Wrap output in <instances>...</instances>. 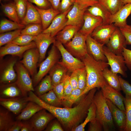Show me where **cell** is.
I'll return each instance as SVG.
<instances>
[{
  "instance_id": "f907efd6",
  "label": "cell",
  "mask_w": 131,
  "mask_h": 131,
  "mask_svg": "<svg viewBox=\"0 0 131 131\" xmlns=\"http://www.w3.org/2000/svg\"><path fill=\"white\" fill-rule=\"evenodd\" d=\"M47 126L45 131H63L64 130L62 127L59 121L54 120L51 121Z\"/></svg>"
},
{
  "instance_id": "7c38bea8",
  "label": "cell",
  "mask_w": 131,
  "mask_h": 131,
  "mask_svg": "<svg viewBox=\"0 0 131 131\" xmlns=\"http://www.w3.org/2000/svg\"><path fill=\"white\" fill-rule=\"evenodd\" d=\"M106 45L113 53L118 55H122L123 49L126 48L127 45L125 38L119 28L116 27Z\"/></svg>"
},
{
  "instance_id": "60d3db41",
  "label": "cell",
  "mask_w": 131,
  "mask_h": 131,
  "mask_svg": "<svg viewBox=\"0 0 131 131\" xmlns=\"http://www.w3.org/2000/svg\"><path fill=\"white\" fill-rule=\"evenodd\" d=\"M21 30L17 29L0 33V47L11 42L14 39L20 35Z\"/></svg>"
},
{
  "instance_id": "bcb514c9",
  "label": "cell",
  "mask_w": 131,
  "mask_h": 131,
  "mask_svg": "<svg viewBox=\"0 0 131 131\" xmlns=\"http://www.w3.org/2000/svg\"><path fill=\"white\" fill-rule=\"evenodd\" d=\"M64 95L63 99L67 98L71 93L73 88L70 80V76L66 74L63 81Z\"/></svg>"
},
{
  "instance_id": "e0dca14e",
  "label": "cell",
  "mask_w": 131,
  "mask_h": 131,
  "mask_svg": "<svg viewBox=\"0 0 131 131\" xmlns=\"http://www.w3.org/2000/svg\"><path fill=\"white\" fill-rule=\"evenodd\" d=\"M83 19V24L79 31L86 36L90 35L96 28L103 23L101 17L92 15L87 10L84 14Z\"/></svg>"
},
{
  "instance_id": "52a82bcc",
  "label": "cell",
  "mask_w": 131,
  "mask_h": 131,
  "mask_svg": "<svg viewBox=\"0 0 131 131\" xmlns=\"http://www.w3.org/2000/svg\"><path fill=\"white\" fill-rule=\"evenodd\" d=\"M53 44L60 52L62 57V61L58 62L66 68L68 71L72 73L85 67L82 60L72 55L61 43L56 40Z\"/></svg>"
},
{
  "instance_id": "7a4b0ae2",
  "label": "cell",
  "mask_w": 131,
  "mask_h": 131,
  "mask_svg": "<svg viewBox=\"0 0 131 131\" xmlns=\"http://www.w3.org/2000/svg\"><path fill=\"white\" fill-rule=\"evenodd\" d=\"M81 60L84 63L87 76V85L82 93V96L91 90L101 88L107 83L103 77V72L109 65L107 62L96 60L88 53Z\"/></svg>"
},
{
  "instance_id": "be15d7a7",
  "label": "cell",
  "mask_w": 131,
  "mask_h": 131,
  "mask_svg": "<svg viewBox=\"0 0 131 131\" xmlns=\"http://www.w3.org/2000/svg\"><path fill=\"white\" fill-rule=\"evenodd\" d=\"M5 0V1H8V0Z\"/></svg>"
},
{
  "instance_id": "30bf717a",
  "label": "cell",
  "mask_w": 131,
  "mask_h": 131,
  "mask_svg": "<svg viewBox=\"0 0 131 131\" xmlns=\"http://www.w3.org/2000/svg\"><path fill=\"white\" fill-rule=\"evenodd\" d=\"M40 56L39 51L36 47L31 48L24 53L23 58L20 61L33 77L37 73V64L39 62Z\"/></svg>"
},
{
  "instance_id": "5bb4252c",
  "label": "cell",
  "mask_w": 131,
  "mask_h": 131,
  "mask_svg": "<svg viewBox=\"0 0 131 131\" xmlns=\"http://www.w3.org/2000/svg\"><path fill=\"white\" fill-rule=\"evenodd\" d=\"M86 42L88 53L95 60L107 62L104 53V45L97 41L90 35L87 36Z\"/></svg>"
},
{
  "instance_id": "4316f807",
  "label": "cell",
  "mask_w": 131,
  "mask_h": 131,
  "mask_svg": "<svg viewBox=\"0 0 131 131\" xmlns=\"http://www.w3.org/2000/svg\"><path fill=\"white\" fill-rule=\"evenodd\" d=\"M87 10L94 16L101 17L103 24H109L112 14L98 2L88 8Z\"/></svg>"
},
{
  "instance_id": "94428289",
  "label": "cell",
  "mask_w": 131,
  "mask_h": 131,
  "mask_svg": "<svg viewBox=\"0 0 131 131\" xmlns=\"http://www.w3.org/2000/svg\"><path fill=\"white\" fill-rule=\"evenodd\" d=\"M52 7L56 10H58L61 0H48Z\"/></svg>"
},
{
  "instance_id": "d6986e66",
  "label": "cell",
  "mask_w": 131,
  "mask_h": 131,
  "mask_svg": "<svg viewBox=\"0 0 131 131\" xmlns=\"http://www.w3.org/2000/svg\"><path fill=\"white\" fill-rule=\"evenodd\" d=\"M101 88L105 98L108 99L121 110L125 111L124 104V97L120 93L109 86L107 83Z\"/></svg>"
},
{
  "instance_id": "603a6c76",
  "label": "cell",
  "mask_w": 131,
  "mask_h": 131,
  "mask_svg": "<svg viewBox=\"0 0 131 131\" xmlns=\"http://www.w3.org/2000/svg\"><path fill=\"white\" fill-rule=\"evenodd\" d=\"M20 23L26 26L33 24H41L40 14L32 3L27 1V8L26 14Z\"/></svg>"
},
{
  "instance_id": "e7e4bbea",
  "label": "cell",
  "mask_w": 131,
  "mask_h": 131,
  "mask_svg": "<svg viewBox=\"0 0 131 131\" xmlns=\"http://www.w3.org/2000/svg\"><path fill=\"white\" fill-rule=\"evenodd\" d=\"M2 0H0V2Z\"/></svg>"
},
{
  "instance_id": "d4e9b609",
  "label": "cell",
  "mask_w": 131,
  "mask_h": 131,
  "mask_svg": "<svg viewBox=\"0 0 131 131\" xmlns=\"http://www.w3.org/2000/svg\"><path fill=\"white\" fill-rule=\"evenodd\" d=\"M35 6L40 15L43 30L47 29L54 18L61 13L59 10H55L52 7L43 9Z\"/></svg>"
},
{
  "instance_id": "ab89813d",
  "label": "cell",
  "mask_w": 131,
  "mask_h": 131,
  "mask_svg": "<svg viewBox=\"0 0 131 131\" xmlns=\"http://www.w3.org/2000/svg\"><path fill=\"white\" fill-rule=\"evenodd\" d=\"M43 31L42 24L33 23L28 24L22 29L20 35L37 36Z\"/></svg>"
},
{
  "instance_id": "83f0119b",
  "label": "cell",
  "mask_w": 131,
  "mask_h": 131,
  "mask_svg": "<svg viewBox=\"0 0 131 131\" xmlns=\"http://www.w3.org/2000/svg\"><path fill=\"white\" fill-rule=\"evenodd\" d=\"M67 70L58 62L49 72L54 86L63 81L66 75Z\"/></svg>"
},
{
  "instance_id": "8fae6325",
  "label": "cell",
  "mask_w": 131,
  "mask_h": 131,
  "mask_svg": "<svg viewBox=\"0 0 131 131\" xmlns=\"http://www.w3.org/2000/svg\"><path fill=\"white\" fill-rule=\"evenodd\" d=\"M55 118L51 114L43 109L35 114L31 118L29 122L33 131H41L45 129L48 124Z\"/></svg>"
},
{
  "instance_id": "8992f818",
  "label": "cell",
  "mask_w": 131,
  "mask_h": 131,
  "mask_svg": "<svg viewBox=\"0 0 131 131\" xmlns=\"http://www.w3.org/2000/svg\"><path fill=\"white\" fill-rule=\"evenodd\" d=\"M16 66L17 78L15 83L21 91L23 96L26 97L29 92L34 91L30 74L20 62L16 63Z\"/></svg>"
},
{
  "instance_id": "f5cc1de1",
  "label": "cell",
  "mask_w": 131,
  "mask_h": 131,
  "mask_svg": "<svg viewBox=\"0 0 131 131\" xmlns=\"http://www.w3.org/2000/svg\"><path fill=\"white\" fill-rule=\"evenodd\" d=\"M75 0H61L58 10L61 13L65 12L71 7Z\"/></svg>"
},
{
  "instance_id": "8d00e7d4",
  "label": "cell",
  "mask_w": 131,
  "mask_h": 131,
  "mask_svg": "<svg viewBox=\"0 0 131 131\" xmlns=\"http://www.w3.org/2000/svg\"><path fill=\"white\" fill-rule=\"evenodd\" d=\"M96 107L93 102L92 103L88 110L87 116L84 122L75 127L72 131H84L86 124L95 120L96 117Z\"/></svg>"
},
{
  "instance_id": "3957f363",
  "label": "cell",
  "mask_w": 131,
  "mask_h": 131,
  "mask_svg": "<svg viewBox=\"0 0 131 131\" xmlns=\"http://www.w3.org/2000/svg\"><path fill=\"white\" fill-rule=\"evenodd\" d=\"M93 102L96 107V116L100 121L105 131L114 130L115 129L113 119L110 110L107 103L106 99L102 92H96Z\"/></svg>"
},
{
  "instance_id": "ffe728a7",
  "label": "cell",
  "mask_w": 131,
  "mask_h": 131,
  "mask_svg": "<svg viewBox=\"0 0 131 131\" xmlns=\"http://www.w3.org/2000/svg\"><path fill=\"white\" fill-rule=\"evenodd\" d=\"M28 102L24 98H22L21 97L0 98V105L15 115L20 113L26 106Z\"/></svg>"
},
{
  "instance_id": "9c48e42d",
  "label": "cell",
  "mask_w": 131,
  "mask_h": 131,
  "mask_svg": "<svg viewBox=\"0 0 131 131\" xmlns=\"http://www.w3.org/2000/svg\"><path fill=\"white\" fill-rule=\"evenodd\" d=\"M88 8L75 1L66 15V26L74 25L81 28L84 22V14Z\"/></svg>"
},
{
  "instance_id": "e575fe53",
  "label": "cell",
  "mask_w": 131,
  "mask_h": 131,
  "mask_svg": "<svg viewBox=\"0 0 131 131\" xmlns=\"http://www.w3.org/2000/svg\"><path fill=\"white\" fill-rule=\"evenodd\" d=\"M54 86L49 75H46L41 80L35 89L38 96L43 95L53 90Z\"/></svg>"
},
{
  "instance_id": "681fc988",
  "label": "cell",
  "mask_w": 131,
  "mask_h": 131,
  "mask_svg": "<svg viewBox=\"0 0 131 131\" xmlns=\"http://www.w3.org/2000/svg\"><path fill=\"white\" fill-rule=\"evenodd\" d=\"M119 28L125 38L127 45H131V25L127 24Z\"/></svg>"
},
{
  "instance_id": "1f68e13d",
  "label": "cell",
  "mask_w": 131,
  "mask_h": 131,
  "mask_svg": "<svg viewBox=\"0 0 131 131\" xmlns=\"http://www.w3.org/2000/svg\"><path fill=\"white\" fill-rule=\"evenodd\" d=\"M9 111L0 108V131H8L15 121Z\"/></svg>"
},
{
  "instance_id": "2e32d148",
  "label": "cell",
  "mask_w": 131,
  "mask_h": 131,
  "mask_svg": "<svg viewBox=\"0 0 131 131\" xmlns=\"http://www.w3.org/2000/svg\"><path fill=\"white\" fill-rule=\"evenodd\" d=\"M36 47L34 42L33 41L26 45L21 46L11 42L2 46L0 49V56L1 58L7 55L22 57L24 53L27 50Z\"/></svg>"
},
{
  "instance_id": "7bdbcfd3",
  "label": "cell",
  "mask_w": 131,
  "mask_h": 131,
  "mask_svg": "<svg viewBox=\"0 0 131 131\" xmlns=\"http://www.w3.org/2000/svg\"><path fill=\"white\" fill-rule=\"evenodd\" d=\"M15 3L18 15L20 21L24 18L27 8V0H13Z\"/></svg>"
},
{
  "instance_id": "836d02e7",
  "label": "cell",
  "mask_w": 131,
  "mask_h": 131,
  "mask_svg": "<svg viewBox=\"0 0 131 131\" xmlns=\"http://www.w3.org/2000/svg\"><path fill=\"white\" fill-rule=\"evenodd\" d=\"M98 2L112 15L116 13L124 5L121 0H99Z\"/></svg>"
},
{
  "instance_id": "7dc6e473",
  "label": "cell",
  "mask_w": 131,
  "mask_h": 131,
  "mask_svg": "<svg viewBox=\"0 0 131 131\" xmlns=\"http://www.w3.org/2000/svg\"><path fill=\"white\" fill-rule=\"evenodd\" d=\"M103 130L102 123L99 118L96 117L95 119L90 122L88 131H101Z\"/></svg>"
},
{
  "instance_id": "4dcf8cb0",
  "label": "cell",
  "mask_w": 131,
  "mask_h": 131,
  "mask_svg": "<svg viewBox=\"0 0 131 131\" xmlns=\"http://www.w3.org/2000/svg\"><path fill=\"white\" fill-rule=\"evenodd\" d=\"M103 77L108 84L117 91L120 92L121 90L117 74L112 72L108 69V67L105 68L103 72Z\"/></svg>"
},
{
  "instance_id": "cb8c5ba5",
  "label": "cell",
  "mask_w": 131,
  "mask_h": 131,
  "mask_svg": "<svg viewBox=\"0 0 131 131\" xmlns=\"http://www.w3.org/2000/svg\"><path fill=\"white\" fill-rule=\"evenodd\" d=\"M80 28L75 25H66L56 35V40L64 45L72 39Z\"/></svg>"
},
{
  "instance_id": "6f0895ef",
  "label": "cell",
  "mask_w": 131,
  "mask_h": 131,
  "mask_svg": "<svg viewBox=\"0 0 131 131\" xmlns=\"http://www.w3.org/2000/svg\"><path fill=\"white\" fill-rule=\"evenodd\" d=\"M82 5L89 7L98 2L99 0H75Z\"/></svg>"
},
{
  "instance_id": "484cf974",
  "label": "cell",
  "mask_w": 131,
  "mask_h": 131,
  "mask_svg": "<svg viewBox=\"0 0 131 131\" xmlns=\"http://www.w3.org/2000/svg\"><path fill=\"white\" fill-rule=\"evenodd\" d=\"M43 108L34 102L29 101L16 117V120L25 121L30 119L35 114Z\"/></svg>"
},
{
  "instance_id": "44dd1931",
  "label": "cell",
  "mask_w": 131,
  "mask_h": 131,
  "mask_svg": "<svg viewBox=\"0 0 131 131\" xmlns=\"http://www.w3.org/2000/svg\"><path fill=\"white\" fill-rule=\"evenodd\" d=\"M131 13V3L125 4L123 7L110 18L109 24L113 23L119 28L125 26L127 24V19Z\"/></svg>"
},
{
  "instance_id": "680465c9",
  "label": "cell",
  "mask_w": 131,
  "mask_h": 131,
  "mask_svg": "<svg viewBox=\"0 0 131 131\" xmlns=\"http://www.w3.org/2000/svg\"><path fill=\"white\" fill-rule=\"evenodd\" d=\"M22 122L16 120L8 131H20L22 125Z\"/></svg>"
},
{
  "instance_id": "f6af8a7d",
  "label": "cell",
  "mask_w": 131,
  "mask_h": 131,
  "mask_svg": "<svg viewBox=\"0 0 131 131\" xmlns=\"http://www.w3.org/2000/svg\"><path fill=\"white\" fill-rule=\"evenodd\" d=\"M87 80V74L85 67L79 69L78 88L83 91L86 86Z\"/></svg>"
},
{
  "instance_id": "f35d334b",
  "label": "cell",
  "mask_w": 131,
  "mask_h": 131,
  "mask_svg": "<svg viewBox=\"0 0 131 131\" xmlns=\"http://www.w3.org/2000/svg\"><path fill=\"white\" fill-rule=\"evenodd\" d=\"M83 91L78 88L73 90L67 98L61 100L62 106L66 108L72 107L78 98L84 96H82Z\"/></svg>"
},
{
  "instance_id": "ba28073f",
  "label": "cell",
  "mask_w": 131,
  "mask_h": 131,
  "mask_svg": "<svg viewBox=\"0 0 131 131\" xmlns=\"http://www.w3.org/2000/svg\"><path fill=\"white\" fill-rule=\"evenodd\" d=\"M104 54L107 60V63L111 70L116 74H119L125 77H127L126 73L127 67L122 55H118L112 52L106 46H104Z\"/></svg>"
},
{
  "instance_id": "9f6ffc18",
  "label": "cell",
  "mask_w": 131,
  "mask_h": 131,
  "mask_svg": "<svg viewBox=\"0 0 131 131\" xmlns=\"http://www.w3.org/2000/svg\"><path fill=\"white\" fill-rule=\"evenodd\" d=\"M53 90L58 98L61 100H62L64 95L63 81L54 86Z\"/></svg>"
},
{
  "instance_id": "91938a15",
  "label": "cell",
  "mask_w": 131,
  "mask_h": 131,
  "mask_svg": "<svg viewBox=\"0 0 131 131\" xmlns=\"http://www.w3.org/2000/svg\"><path fill=\"white\" fill-rule=\"evenodd\" d=\"M23 124L21 131H33V129L29 122H22Z\"/></svg>"
},
{
  "instance_id": "816d5d0a",
  "label": "cell",
  "mask_w": 131,
  "mask_h": 131,
  "mask_svg": "<svg viewBox=\"0 0 131 131\" xmlns=\"http://www.w3.org/2000/svg\"><path fill=\"white\" fill-rule=\"evenodd\" d=\"M29 2L35 4L37 7L43 9L51 8L50 4L48 0H27Z\"/></svg>"
},
{
  "instance_id": "277c9868",
  "label": "cell",
  "mask_w": 131,
  "mask_h": 131,
  "mask_svg": "<svg viewBox=\"0 0 131 131\" xmlns=\"http://www.w3.org/2000/svg\"><path fill=\"white\" fill-rule=\"evenodd\" d=\"M58 50L53 44L48 52V56L45 60L40 63L38 71L33 77V86L36 85L58 62L59 55Z\"/></svg>"
},
{
  "instance_id": "c3c4849f",
  "label": "cell",
  "mask_w": 131,
  "mask_h": 131,
  "mask_svg": "<svg viewBox=\"0 0 131 131\" xmlns=\"http://www.w3.org/2000/svg\"><path fill=\"white\" fill-rule=\"evenodd\" d=\"M119 79L121 89L125 95L131 96V85L127 81L119 76Z\"/></svg>"
},
{
  "instance_id": "f1b7e54d",
  "label": "cell",
  "mask_w": 131,
  "mask_h": 131,
  "mask_svg": "<svg viewBox=\"0 0 131 131\" xmlns=\"http://www.w3.org/2000/svg\"><path fill=\"white\" fill-rule=\"evenodd\" d=\"M0 98H12L23 97L22 92L15 83L10 84L1 88Z\"/></svg>"
},
{
  "instance_id": "11a10c76",
  "label": "cell",
  "mask_w": 131,
  "mask_h": 131,
  "mask_svg": "<svg viewBox=\"0 0 131 131\" xmlns=\"http://www.w3.org/2000/svg\"><path fill=\"white\" fill-rule=\"evenodd\" d=\"M79 69L72 72L70 76V80L73 89L78 88V80Z\"/></svg>"
},
{
  "instance_id": "6da1fadb",
  "label": "cell",
  "mask_w": 131,
  "mask_h": 131,
  "mask_svg": "<svg viewBox=\"0 0 131 131\" xmlns=\"http://www.w3.org/2000/svg\"><path fill=\"white\" fill-rule=\"evenodd\" d=\"M96 90V88L90 90L82 97L77 105L72 108H61L51 106L36 95L33 97L32 101L53 115L65 129L71 131L80 124L87 114Z\"/></svg>"
},
{
  "instance_id": "4fadbf2b",
  "label": "cell",
  "mask_w": 131,
  "mask_h": 131,
  "mask_svg": "<svg viewBox=\"0 0 131 131\" xmlns=\"http://www.w3.org/2000/svg\"><path fill=\"white\" fill-rule=\"evenodd\" d=\"M116 27L113 23L102 24L96 28L90 35L98 42L104 45L107 44Z\"/></svg>"
},
{
  "instance_id": "9a60e30c",
  "label": "cell",
  "mask_w": 131,
  "mask_h": 131,
  "mask_svg": "<svg viewBox=\"0 0 131 131\" xmlns=\"http://www.w3.org/2000/svg\"><path fill=\"white\" fill-rule=\"evenodd\" d=\"M56 41L55 37H53L48 33H41L36 36L34 41L40 54L39 61L41 63L45 58L48 49Z\"/></svg>"
},
{
  "instance_id": "ac0fdd59",
  "label": "cell",
  "mask_w": 131,
  "mask_h": 131,
  "mask_svg": "<svg viewBox=\"0 0 131 131\" xmlns=\"http://www.w3.org/2000/svg\"><path fill=\"white\" fill-rule=\"evenodd\" d=\"M72 6L66 11L60 13L56 16L49 26L47 29L43 30L42 33H49L53 37L56 36L66 26L67 21L66 16Z\"/></svg>"
},
{
  "instance_id": "74e56055",
  "label": "cell",
  "mask_w": 131,
  "mask_h": 131,
  "mask_svg": "<svg viewBox=\"0 0 131 131\" xmlns=\"http://www.w3.org/2000/svg\"><path fill=\"white\" fill-rule=\"evenodd\" d=\"M38 96L41 100L51 106L57 107L62 106L61 100L58 98L53 90Z\"/></svg>"
},
{
  "instance_id": "7402d4cb",
  "label": "cell",
  "mask_w": 131,
  "mask_h": 131,
  "mask_svg": "<svg viewBox=\"0 0 131 131\" xmlns=\"http://www.w3.org/2000/svg\"><path fill=\"white\" fill-rule=\"evenodd\" d=\"M106 99L113 120L118 126L123 131L126 121L125 111L121 110L109 100Z\"/></svg>"
},
{
  "instance_id": "d6a6232c",
  "label": "cell",
  "mask_w": 131,
  "mask_h": 131,
  "mask_svg": "<svg viewBox=\"0 0 131 131\" xmlns=\"http://www.w3.org/2000/svg\"><path fill=\"white\" fill-rule=\"evenodd\" d=\"M1 5L3 12L7 17L12 21L20 23L14 2L4 4L1 3Z\"/></svg>"
},
{
  "instance_id": "d590c367",
  "label": "cell",
  "mask_w": 131,
  "mask_h": 131,
  "mask_svg": "<svg viewBox=\"0 0 131 131\" xmlns=\"http://www.w3.org/2000/svg\"><path fill=\"white\" fill-rule=\"evenodd\" d=\"M25 25L6 19L2 20L0 23V33L17 29H22Z\"/></svg>"
},
{
  "instance_id": "f546056e",
  "label": "cell",
  "mask_w": 131,
  "mask_h": 131,
  "mask_svg": "<svg viewBox=\"0 0 131 131\" xmlns=\"http://www.w3.org/2000/svg\"><path fill=\"white\" fill-rule=\"evenodd\" d=\"M16 63V60H14L8 65L0 77V82L3 84H8L16 81L17 78L14 67Z\"/></svg>"
},
{
  "instance_id": "ee69618b",
  "label": "cell",
  "mask_w": 131,
  "mask_h": 131,
  "mask_svg": "<svg viewBox=\"0 0 131 131\" xmlns=\"http://www.w3.org/2000/svg\"><path fill=\"white\" fill-rule=\"evenodd\" d=\"M36 36L27 35H20L10 42L19 46H25L34 41Z\"/></svg>"
},
{
  "instance_id": "db71d44e",
  "label": "cell",
  "mask_w": 131,
  "mask_h": 131,
  "mask_svg": "<svg viewBox=\"0 0 131 131\" xmlns=\"http://www.w3.org/2000/svg\"><path fill=\"white\" fill-rule=\"evenodd\" d=\"M122 55L127 67L131 71V50L124 48Z\"/></svg>"
},
{
  "instance_id": "6125c7cd",
  "label": "cell",
  "mask_w": 131,
  "mask_h": 131,
  "mask_svg": "<svg viewBox=\"0 0 131 131\" xmlns=\"http://www.w3.org/2000/svg\"><path fill=\"white\" fill-rule=\"evenodd\" d=\"M124 5L128 3H131V0H121Z\"/></svg>"
},
{
  "instance_id": "b9f144b4",
  "label": "cell",
  "mask_w": 131,
  "mask_h": 131,
  "mask_svg": "<svg viewBox=\"0 0 131 131\" xmlns=\"http://www.w3.org/2000/svg\"><path fill=\"white\" fill-rule=\"evenodd\" d=\"M124 103L125 104L126 117L124 131H131V96L125 95Z\"/></svg>"
},
{
  "instance_id": "5b68a950",
  "label": "cell",
  "mask_w": 131,
  "mask_h": 131,
  "mask_svg": "<svg viewBox=\"0 0 131 131\" xmlns=\"http://www.w3.org/2000/svg\"><path fill=\"white\" fill-rule=\"evenodd\" d=\"M87 36L78 31L71 40L64 44L66 49L74 57L81 60L88 53L86 42Z\"/></svg>"
}]
</instances>
